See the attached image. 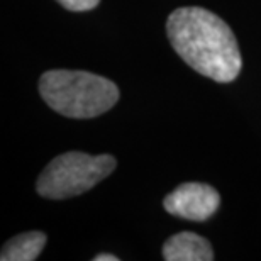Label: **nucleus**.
I'll list each match as a JSON object with an SVG mask.
<instances>
[{
    "label": "nucleus",
    "instance_id": "obj_1",
    "mask_svg": "<svg viewBox=\"0 0 261 261\" xmlns=\"http://www.w3.org/2000/svg\"><path fill=\"white\" fill-rule=\"evenodd\" d=\"M166 34L187 65L219 83L236 80L243 58L232 29L202 7H180L166 20Z\"/></svg>",
    "mask_w": 261,
    "mask_h": 261
},
{
    "label": "nucleus",
    "instance_id": "obj_2",
    "mask_svg": "<svg viewBox=\"0 0 261 261\" xmlns=\"http://www.w3.org/2000/svg\"><path fill=\"white\" fill-rule=\"evenodd\" d=\"M39 93L48 107L70 119H92L111 111L119 88L106 76L82 70H49L39 78Z\"/></svg>",
    "mask_w": 261,
    "mask_h": 261
},
{
    "label": "nucleus",
    "instance_id": "obj_3",
    "mask_svg": "<svg viewBox=\"0 0 261 261\" xmlns=\"http://www.w3.org/2000/svg\"><path fill=\"white\" fill-rule=\"evenodd\" d=\"M117 161L111 154L92 156L80 151L63 153L51 161L36 181V190L44 198L65 200L93 189L116 170Z\"/></svg>",
    "mask_w": 261,
    "mask_h": 261
},
{
    "label": "nucleus",
    "instance_id": "obj_4",
    "mask_svg": "<svg viewBox=\"0 0 261 261\" xmlns=\"http://www.w3.org/2000/svg\"><path fill=\"white\" fill-rule=\"evenodd\" d=\"M219 205H221L219 192L211 185L197 181L178 185L163 200V207L168 214L195 222L211 219L217 212Z\"/></svg>",
    "mask_w": 261,
    "mask_h": 261
},
{
    "label": "nucleus",
    "instance_id": "obj_5",
    "mask_svg": "<svg viewBox=\"0 0 261 261\" xmlns=\"http://www.w3.org/2000/svg\"><path fill=\"white\" fill-rule=\"evenodd\" d=\"M163 258L166 261H212L214 251L205 238L184 231L165 243Z\"/></svg>",
    "mask_w": 261,
    "mask_h": 261
},
{
    "label": "nucleus",
    "instance_id": "obj_6",
    "mask_svg": "<svg viewBox=\"0 0 261 261\" xmlns=\"http://www.w3.org/2000/svg\"><path fill=\"white\" fill-rule=\"evenodd\" d=\"M46 238L44 232L33 231V232H24L19 236H14L4 244L2 253H0V259L2 261H34L43 251L46 246Z\"/></svg>",
    "mask_w": 261,
    "mask_h": 261
},
{
    "label": "nucleus",
    "instance_id": "obj_7",
    "mask_svg": "<svg viewBox=\"0 0 261 261\" xmlns=\"http://www.w3.org/2000/svg\"><path fill=\"white\" fill-rule=\"evenodd\" d=\"M56 2L71 12H87V10L95 9L100 0H56Z\"/></svg>",
    "mask_w": 261,
    "mask_h": 261
},
{
    "label": "nucleus",
    "instance_id": "obj_8",
    "mask_svg": "<svg viewBox=\"0 0 261 261\" xmlns=\"http://www.w3.org/2000/svg\"><path fill=\"white\" fill-rule=\"evenodd\" d=\"M93 261H119V258L116 256V254H107V253H103V254H98V256L93 258Z\"/></svg>",
    "mask_w": 261,
    "mask_h": 261
}]
</instances>
